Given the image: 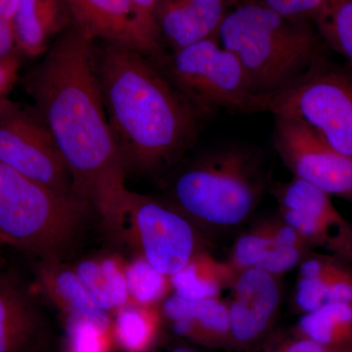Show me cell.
I'll return each mask as SVG.
<instances>
[{
	"instance_id": "1",
	"label": "cell",
	"mask_w": 352,
	"mask_h": 352,
	"mask_svg": "<svg viewBox=\"0 0 352 352\" xmlns=\"http://www.w3.org/2000/svg\"><path fill=\"white\" fill-rule=\"evenodd\" d=\"M94 50L95 41L69 25L24 87L71 173L74 195L94 208L110 235L124 239L126 171L109 126Z\"/></svg>"
},
{
	"instance_id": "2",
	"label": "cell",
	"mask_w": 352,
	"mask_h": 352,
	"mask_svg": "<svg viewBox=\"0 0 352 352\" xmlns=\"http://www.w3.org/2000/svg\"><path fill=\"white\" fill-rule=\"evenodd\" d=\"M95 69L109 126L126 171L170 168L195 143L199 118L152 59L120 45L95 44Z\"/></svg>"
},
{
	"instance_id": "3",
	"label": "cell",
	"mask_w": 352,
	"mask_h": 352,
	"mask_svg": "<svg viewBox=\"0 0 352 352\" xmlns=\"http://www.w3.org/2000/svg\"><path fill=\"white\" fill-rule=\"evenodd\" d=\"M217 36L239 60L259 98L288 87L323 60L318 32L261 2L227 12Z\"/></svg>"
},
{
	"instance_id": "4",
	"label": "cell",
	"mask_w": 352,
	"mask_h": 352,
	"mask_svg": "<svg viewBox=\"0 0 352 352\" xmlns=\"http://www.w3.org/2000/svg\"><path fill=\"white\" fill-rule=\"evenodd\" d=\"M267 187L261 155L242 145L205 153L178 171L170 203L201 230L227 231L244 224Z\"/></svg>"
},
{
	"instance_id": "5",
	"label": "cell",
	"mask_w": 352,
	"mask_h": 352,
	"mask_svg": "<svg viewBox=\"0 0 352 352\" xmlns=\"http://www.w3.org/2000/svg\"><path fill=\"white\" fill-rule=\"evenodd\" d=\"M88 205L0 163V239L43 261H60L76 240Z\"/></svg>"
},
{
	"instance_id": "6",
	"label": "cell",
	"mask_w": 352,
	"mask_h": 352,
	"mask_svg": "<svg viewBox=\"0 0 352 352\" xmlns=\"http://www.w3.org/2000/svg\"><path fill=\"white\" fill-rule=\"evenodd\" d=\"M153 61L200 117L221 109L259 112L261 98L242 65L217 36Z\"/></svg>"
},
{
	"instance_id": "7",
	"label": "cell",
	"mask_w": 352,
	"mask_h": 352,
	"mask_svg": "<svg viewBox=\"0 0 352 352\" xmlns=\"http://www.w3.org/2000/svg\"><path fill=\"white\" fill-rule=\"evenodd\" d=\"M259 106L261 112L300 118L352 157V76L324 60L288 87L261 97Z\"/></svg>"
},
{
	"instance_id": "8",
	"label": "cell",
	"mask_w": 352,
	"mask_h": 352,
	"mask_svg": "<svg viewBox=\"0 0 352 352\" xmlns=\"http://www.w3.org/2000/svg\"><path fill=\"white\" fill-rule=\"evenodd\" d=\"M124 239L133 241L153 267L173 276L207 251L203 230L170 201L129 191Z\"/></svg>"
},
{
	"instance_id": "9",
	"label": "cell",
	"mask_w": 352,
	"mask_h": 352,
	"mask_svg": "<svg viewBox=\"0 0 352 352\" xmlns=\"http://www.w3.org/2000/svg\"><path fill=\"white\" fill-rule=\"evenodd\" d=\"M0 163L53 191L75 196L71 173L38 113L8 99L0 103Z\"/></svg>"
},
{
	"instance_id": "10",
	"label": "cell",
	"mask_w": 352,
	"mask_h": 352,
	"mask_svg": "<svg viewBox=\"0 0 352 352\" xmlns=\"http://www.w3.org/2000/svg\"><path fill=\"white\" fill-rule=\"evenodd\" d=\"M273 146L294 178L352 201V157L329 144L300 118L277 115Z\"/></svg>"
},
{
	"instance_id": "11",
	"label": "cell",
	"mask_w": 352,
	"mask_h": 352,
	"mask_svg": "<svg viewBox=\"0 0 352 352\" xmlns=\"http://www.w3.org/2000/svg\"><path fill=\"white\" fill-rule=\"evenodd\" d=\"M278 212L312 249L352 264V223L322 190L294 178L273 187Z\"/></svg>"
},
{
	"instance_id": "12",
	"label": "cell",
	"mask_w": 352,
	"mask_h": 352,
	"mask_svg": "<svg viewBox=\"0 0 352 352\" xmlns=\"http://www.w3.org/2000/svg\"><path fill=\"white\" fill-rule=\"evenodd\" d=\"M71 24L91 41L120 44L150 59L164 54L157 25L131 0H65Z\"/></svg>"
},
{
	"instance_id": "13",
	"label": "cell",
	"mask_w": 352,
	"mask_h": 352,
	"mask_svg": "<svg viewBox=\"0 0 352 352\" xmlns=\"http://www.w3.org/2000/svg\"><path fill=\"white\" fill-rule=\"evenodd\" d=\"M281 279L258 268L236 274L226 300L233 351H249L275 330L283 300Z\"/></svg>"
},
{
	"instance_id": "14",
	"label": "cell",
	"mask_w": 352,
	"mask_h": 352,
	"mask_svg": "<svg viewBox=\"0 0 352 352\" xmlns=\"http://www.w3.org/2000/svg\"><path fill=\"white\" fill-rule=\"evenodd\" d=\"M159 308L164 324L184 342L205 349L232 351L226 300H189L171 293Z\"/></svg>"
},
{
	"instance_id": "15",
	"label": "cell",
	"mask_w": 352,
	"mask_h": 352,
	"mask_svg": "<svg viewBox=\"0 0 352 352\" xmlns=\"http://www.w3.org/2000/svg\"><path fill=\"white\" fill-rule=\"evenodd\" d=\"M50 337L31 293L15 278L0 276V352H44Z\"/></svg>"
},
{
	"instance_id": "16",
	"label": "cell",
	"mask_w": 352,
	"mask_h": 352,
	"mask_svg": "<svg viewBox=\"0 0 352 352\" xmlns=\"http://www.w3.org/2000/svg\"><path fill=\"white\" fill-rule=\"evenodd\" d=\"M226 6L224 0H157L154 19L175 52L217 36Z\"/></svg>"
},
{
	"instance_id": "17",
	"label": "cell",
	"mask_w": 352,
	"mask_h": 352,
	"mask_svg": "<svg viewBox=\"0 0 352 352\" xmlns=\"http://www.w3.org/2000/svg\"><path fill=\"white\" fill-rule=\"evenodd\" d=\"M69 25L65 0H19L13 19L18 53L41 56Z\"/></svg>"
},
{
	"instance_id": "18",
	"label": "cell",
	"mask_w": 352,
	"mask_h": 352,
	"mask_svg": "<svg viewBox=\"0 0 352 352\" xmlns=\"http://www.w3.org/2000/svg\"><path fill=\"white\" fill-rule=\"evenodd\" d=\"M38 284L46 298L65 316L112 323L110 314L103 311L92 300L76 271L60 263V261H43L38 270Z\"/></svg>"
},
{
	"instance_id": "19",
	"label": "cell",
	"mask_w": 352,
	"mask_h": 352,
	"mask_svg": "<svg viewBox=\"0 0 352 352\" xmlns=\"http://www.w3.org/2000/svg\"><path fill=\"white\" fill-rule=\"evenodd\" d=\"M235 276L226 261L215 258L207 250L197 254L170 276L171 289L184 300H212L220 298L224 289H229Z\"/></svg>"
},
{
	"instance_id": "20",
	"label": "cell",
	"mask_w": 352,
	"mask_h": 352,
	"mask_svg": "<svg viewBox=\"0 0 352 352\" xmlns=\"http://www.w3.org/2000/svg\"><path fill=\"white\" fill-rule=\"evenodd\" d=\"M292 329L329 352H352V305L326 303L300 315Z\"/></svg>"
},
{
	"instance_id": "21",
	"label": "cell",
	"mask_w": 352,
	"mask_h": 352,
	"mask_svg": "<svg viewBox=\"0 0 352 352\" xmlns=\"http://www.w3.org/2000/svg\"><path fill=\"white\" fill-rule=\"evenodd\" d=\"M74 270L103 311L110 314L131 302L126 267L117 259H87L76 264Z\"/></svg>"
},
{
	"instance_id": "22",
	"label": "cell",
	"mask_w": 352,
	"mask_h": 352,
	"mask_svg": "<svg viewBox=\"0 0 352 352\" xmlns=\"http://www.w3.org/2000/svg\"><path fill=\"white\" fill-rule=\"evenodd\" d=\"M163 326L159 307L129 302L115 312L112 320L113 344L124 352H151L157 346Z\"/></svg>"
},
{
	"instance_id": "23",
	"label": "cell",
	"mask_w": 352,
	"mask_h": 352,
	"mask_svg": "<svg viewBox=\"0 0 352 352\" xmlns=\"http://www.w3.org/2000/svg\"><path fill=\"white\" fill-rule=\"evenodd\" d=\"M314 21L322 41L344 58L352 73V0H326Z\"/></svg>"
},
{
	"instance_id": "24",
	"label": "cell",
	"mask_w": 352,
	"mask_h": 352,
	"mask_svg": "<svg viewBox=\"0 0 352 352\" xmlns=\"http://www.w3.org/2000/svg\"><path fill=\"white\" fill-rule=\"evenodd\" d=\"M129 300L133 305L159 307L170 295V277L153 267L142 256L133 259L126 267Z\"/></svg>"
},
{
	"instance_id": "25",
	"label": "cell",
	"mask_w": 352,
	"mask_h": 352,
	"mask_svg": "<svg viewBox=\"0 0 352 352\" xmlns=\"http://www.w3.org/2000/svg\"><path fill=\"white\" fill-rule=\"evenodd\" d=\"M65 330L63 352H111L113 344L112 323L65 316Z\"/></svg>"
},
{
	"instance_id": "26",
	"label": "cell",
	"mask_w": 352,
	"mask_h": 352,
	"mask_svg": "<svg viewBox=\"0 0 352 352\" xmlns=\"http://www.w3.org/2000/svg\"><path fill=\"white\" fill-rule=\"evenodd\" d=\"M271 247L272 244L265 222L261 219L235 240L228 258L226 259V263L235 274H238L242 271L256 267Z\"/></svg>"
},
{
	"instance_id": "27",
	"label": "cell",
	"mask_w": 352,
	"mask_h": 352,
	"mask_svg": "<svg viewBox=\"0 0 352 352\" xmlns=\"http://www.w3.org/2000/svg\"><path fill=\"white\" fill-rule=\"evenodd\" d=\"M245 352H329L293 329H275L256 346Z\"/></svg>"
},
{
	"instance_id": "28",
	"label": "cell",
	"mask_w": 352,
	"mask_h": 352,
	"mask_svg": "<svg viewBox=\"0 0 352 352\" xmlns=\"http://www.w3.org/2000/svg\"><path fill=\"white\" fill-rule=\"evenodd\" d=\"M312 251L303 247H271L254 268L282 278L289 271L298 267Z\"/></svg>"
},
{
	"instance_id": "29",
	"label": "cell",
	"mask_w": 352,
	"mask_h": 352,
	"mask_svg": "<svg viewBox=\"0 0 352 352\" xmlns=\"http://www.w3.org/2000/svg\"><path fill=\"white\" fill-rule=\"evenodd\" d=\"M327 270L320 277L296 278L293 294V305L298 314H309L327 303L325 286V275Z\"/></svg>"
},
{
	"instance_id": "30",
	"label": "cell",
	"mask_w": 352,
	"mask_h": 352,
	"mask_svg": "<svg viewBox=\"0 0 352 352\" xmlns=\"http://www.w3.org/2000/svg\"><path fill=\"white\" fill-rule=\"evenodd\" d=\"M326 0H261V3L291 19L314 20Z\"/></svg>"
},
{
	"instance_id": "31",
	"label": "cell",
	"mask_w": 352,
	"mask_h": 352,
	"mask_svg": "<svg viewBox=\"0 0 352 352\" xmlns=\"http://www.w3.org/2000/svg\"><path fill=\"white\" fill-rule=\"evenodd\" d=\"M263 219L272 247H303L314 250L302 239L298 231L289 226L288 222L285 221L279 214Z\"/></svg>"
},
{
	"instance_id": "32",
	"label": "cell",
	"mask_w": 352,
	"mask_h": 352,
	"mask_svg": "<svg viewBox=\"0 0 352 352\" xmlns=\"http://www.w3.org/2000/svg\"><path fill=\"white\" fill-rule=\"evenodd\" d=\"M18 68L19 59L17 54L0 59V103L6 100L7 94L17 80Z\"/></svg>"
},
{
	"instance_id": "33",
	"label": "cell",
	"mask_w": 352,
	"mask_h": 352,
	"mask_svg": "<svg viewBox=\"0 0 352 352\" xmlns=\"http://www.w3.org/2000/svg\"><path fill=\"white\" fill-rule=\"evenodd\" d=\"M131 1L139 12L144 16L146 19L156 24L154 19V11L156 8L157 0H131Z\"/></svg>"
},
{
	"instance_id": "34",
	"label": "cell",
	"mask_w": 352,
	"mask_h": 352,
	"mask_svg": "<svg viewBox=\"0 0 352 352\" xmlns=\"http://www.w3.org/2000/svg\"><path fill=\"white\" fill-rule=\"evenodd\" d=\"M19 0H0V21H13Z\"/></svg>"
},
{
	"instance_id": "35",
	"label": "cell",
	"mask_w": 352,
	"mask_h": 352,
	"mask_svg": "<svg viewBox=\"0 0 352 352\" xmlns=\"http://www.w3.org/2000/svg\"><path fill=\"white\" fill-rule=\"evenodd\" d=\"M204 349H201V347L194 346V344L182 340V342H178V344L168 347L164 352H207L204 351Z\"/></svg>"
},
{
	"instance_id": "36",
	"label": "cell",
	"mask_w": 352,
	"mask_h": 352,
	"mask_svg": "<svg viewBox=\"0 0 352 352\" xmlns=\"http://www.w3.org/2000/svg\"><path fill=\"white\" fill-rule=\"evenodd\" d=\"M226 2V4H237L240 0H224Z\"/></svg>"
},
{
	"instance_id": "37",
	"label": "cell",
	"mask_w": 352,
	"mask_h": 352,
	"mask_svg": "<svg viewBox=\"0 0 352 352\" xmlns=\"http://www.w3.org/2000/svg\"><path fill=\"white\" fill-rule=\"evenodd\" d=\"M2 243H3V241L0 239V250H1ZM1 265H2V256H1V252H0V268H1Z\"/></svg>"
},
{
	"instance_id": "38",
	"label": "cell",
	"mask_w": 352,
	"mask_h": 352,
	"mask_svg": "<svg viewBox=\"0 0 352 352\" xmlns=\"http://www.w3.org/2000/svg\"><path fill=\"white\" fill-rule=\"evenodd\" d=\"M351 203H352V201H351Z\"/></svg>"
}]
</instances>
